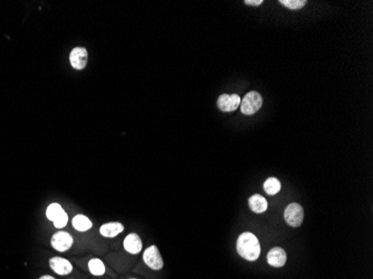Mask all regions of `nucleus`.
<instances>
[{
	"label": "nucleus",
	"mask_w": 373,
	"mask_h": 279,
	"mask_svg": "<svg viewBox=\"0 0 373 279\" xmlns=\"http://www.w3.org/2000/svg\"><path fill=\"white\" fill-rule=\"evenodd\" d=\"M123 247L128 252L132 255H136L142 250V240L136 234H130L124 239Z\"/></svg>",
	"instance_id": "10"
},
{
	"label": "nucleus",
	"mask_w": 373,
	"mask_h": 279,
	"mask_svg": "<svg viewBox=\"0 0 373 279\" xmlns=\"http://www.w3.org/2000/svg\"><path fill=\"white\" fill-rule=\"evenodd\" d=\"M74 242V239L68 232L60 231L51 237V246L57 251H66L68 250Z\"/></svg>",
	"instance_id": "7"
},
{
	"label": "nucleus",
	"mask_w": 373,
	"mask_h": 279,
	"mask_svg": "<svg viewBox=\"0 0 373 279\" xmlns=\"http://www.w3.org/2000/svg\"><path fill=\"white\" fill-rule=\"evenodd\" d=\"M39 279H55V278L51 277V276H43V277H41Z\"/></svg>",
	"instance_id": "20"
},
{
	"label": "nucleus",
	"mask_w": 373,
	"mask_h": 279,
	"mask_svg": "<svg viewBox=\"0 0 373 279\" xmlns=\"http://www.w3.org/2000/svg\"><path fill=\"white\" fill-rule=\"evenodd\" d=\"M88 53L84 47H75L69 54V62L72 67L81 71L86 67Z\"/></svg>",
	"instance_id": "6"
},
{
	"label": "nucleus",
	"mask_w": 373,
	"mask_h": 279,
	"mask_svg": "<svg viewBox=\"0 0 373 279\" xmlns=\"http://www.w3.org/2000/svg\"><path fill=\"white\" fill-rule=\"evenodd\" d=\"M143 260L148 267L153 270H160L163 268V259L156 246H150L143 254Z\"/></svg>",
	"instance_id": "4"
},
{
	"label": "nucleus",
	"mask_w": 373,
	"mask_h": 279,
	"mask_svg": "<svg viewBox=\"0 0 373 279\" xmlns=\"http://www.w3.org/2000/svg\"><path fill=\"white\" fill-rule=\"evenodd\" d=\"M241 102V98L238 94H221L218 97L217 106L222 112H234L236 111Z\"/></svg>",
	"instance_id": "5"
},
{
	"label": "nucleus",
	"mask_w": 373,
	"mask_h": 279,
	"mask_svg": "<svg viewBox=\"0 0 373 279\" xmlns=\"http://www.w3.org/2000/svg\"><path fill=\"white\" fill-rule=\"evenodd\" d=\"M239 106L243 114L253 115L263 106V97L257 92H250L241 99Z\"/></svg>",
	"instance_id": "2"
},
{
	"label": "nucleus",
	"mask_w": 373,
	"mask_h": 279,
	"mask_svg": "<svg viewBox=\"0 0 373 279\" xmlns=\"http://www.w3.org/2000/svg\"><path fill=\"white\" fill-rule=\"evenodd\" d=\"M67 222H68V216H67V214L65 211H63L62 214L60 216H58L55 219V220L53 221L54 225H55L56 228H58V229H60V228H64L65 225L67 224Z\"/></svg>",
	"instance_id": "18"
},
{
	"label": "nucleus",
	"mask_w": 373,
	"mask_h": 279,
	"mask_svg": "<svg viewBox=\"0 0 373 279\" xmlns=\"http://www.w3.org/2000/svg\"><path fill=\"white\" fill-rule=\"evenodd\" d=\"M248 204H250V208L256 212V214H263L268 208V203L267 200L260 195H254L250 198L248 200Z\"/></svg>",
	"instance_id": "12"
},
{
	"label": "nucleus",
	"mask_w": 373,
	"mask_h": 279,
	"mask_svg": "<svg viewBox=\"0 0 373 279\" xmlns=\"http://www.w3.org/2000/svg\"><path fill=\"white\" fill-rule=\"evenodd\" d=\"M50 268L53 269L58 275H68L73 270V266L67 260V259L62 257H54L49 260Z\"/></svg>",
	"instance_id": "9"
},
{
	"label": "nucleus",
	"mask_w": 373,
	"mask_h": 279,
	"mask_svg": "<svg viewBox=\"0 0 373 279\" xmlns=\"http://www.w3.org/2000/svg\"><path fill=\"white\" fill-rule=\"evenodd\" d=\"M88 269L94 276H102L105 272V266L100 260V259L94 258L88 263Z\"/></svg>",
	"instance_id": "15"
},
{
	"label": "nucleus",
	"mask_w": 373,
	"mask_h": 279,
	"mask_svg": "<svg viewBox=\"0 0 373 279\" xmlns=\"http://www.w3.org/2000/svg\"><path fill=\"white\" fill-rule=\"evenodd\" d=\"M72 223H73V227L77 231H87L92 228V221L87 217H85L83 215L75 216Z\"/></svg>",
	"instance_id": "13"
},
{
	"label": "nucleus",
	"mask_w": 373,
	"mask_h": 279,
	"mask_svg": "<svg viewBox=\"0 0 373 279\" xmlns=\"http://www.w3.org/2000/svg\"><path fill=\"white\" fill-rule=\"evenodd\" d=\"M284 219L287 222V224H290L291 227H294V228L299 227V225L302 224L303 219H304L303 208L300 207L298 203H295V202L290 203L284 211Z\"/></svg>",
	"instance_id": "3"
},
{
	"label": "nucleus",
	"mask_w": 373,
	"mask_h": 279,
	"mask_svg": "<svg viewBox=\"0 0 373 279\" xmlns=\"http://www.w3.org/2000/svg\"><path fill=\"white\" fill-rule=\"evenodd\" d=\"M124 230L123 224L120 222H109L103 224L100 228V232L103 237L106 238H113L117 235H120L121 232Z\"/></svg>",
	"instance_id": "11"
},
{
	"label": "nucleus",
	"mask_w": 373,
	"mask_h": 279,
	"mask_svg": "<svg viewBox=\"0 0 373 279\" xmlns=\"http://www.w3.org/2000/svg\"><path fill=\"white\" fill-rule=\"evenodd\" d=\"M237 252L248 261L257 260L260 256V245L257 237L252 232H244L238 237Z\"/></svg>",
	"instance_id": "1"
},
{
	"label": "nucleus",
	"mask_w": 373,
	"mask_h": 279,
	"mask_svg": "<svg viewBox=\"0 0 373 279\" xmlns=\"http://www.w3.org/2000/svg\"><path fill=\"white\" fill-rule=\"evenodd\" d=\"M63 211L64 210H63L61 204H58V203H51L50 205H48L47 210H46V217H47L48 220L54 221L55 219L58 216H60Z\"/></svg>",
	"instance_id": "16"
},
{
	"label": "nucleus",
	"mask_w": 373,
	"mask_h": 279,
	"mask_svg": "<svg viewBox=\"0 0 373 279\" xmlns=\"http://www.w3.org/2000/svg\"><path fill=\"white\" fill-rule=\"evenodd\" d=\"M245 4L248 6H260L263 4V0H245Z\"/></svg>",
	"instance_id": "19"
},
{
	"label": "nucleus",
	"mask_w": 373,
	"mask_h": 279,
	"mask_svg": "<svg viewBox=\"0 0 373 279\" xmlns=\"http://www.w3.org/2000/svg\"><path fill=\"white\" fill-rule=\"evenodd\" d=\"M287 260V255L283 248L280 247H274L268 251L267 254V261L273 267H283L286 264Z\"/></svg>",
	"instance_id": "8"
},
{
	"label": "nucleus",
	"mask_w": 373,
	"mask_h": 279,
	"mask_svg": "<svg viewBox=\"0 0 373 279\" xmlns=\"http://www.w3.org/2000/svg\"><path fill=\"white\" fill-rule=\"evenodd\" d=\"M280 188H282V185H280L279 180L276 178H268L264 183V190L270 196L277 195L280 191Z\"/></svg>",
	"instance_id": "14"
},
{
	"label": "nucleus",
	"mask_w": 373,
	"mask_h": 279,
	"mask_svg": "<svg viewBox=\"0 0 373 279\" xmlns=\"http://www.w3.org/2000/svg\"><path fill=\"white\" fill-rule=\"evenodd\" d=\"M279 4H282L285 7L292 10H298L304 7L306 2L305 0H279Z\"/></svg>",
	"instance_id": "17"
}]
</instances>
